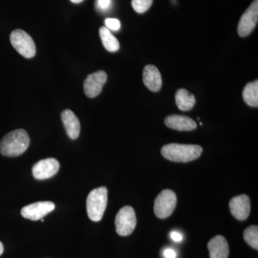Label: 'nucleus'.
I'll return each mask as SVG.
<instances>
[{
	"label": "nucleus",
	"mask_w": 258,
	"mask_h": 258,
	"mask_svg": "<svg viewBox=\"0 0 258 258\" xmlns=\"http://www.w3.org/2000/svg\"><path fill=\"white\" fill-rule=\"evenodd\" d=\"M30 137L24 129H17L5 135L0 142V153L5 157H15L26 152Z\"/></svg>",
	"instance_id": "1"
},
{
	"label": "nucleus",
	"mask_w": 258,
	"mask_h": 258,
	"mask_svg": "<svg viewBox=\"0 0 258 258\" xmlns=\"http://www.w3.org/2000/svg\"><path fill=\"white\" fill-rule=\"evenodd\" d=\"M203 148L191 144H169L161 149V154L168 160L175 162H189L201 156Z\"/></svg>",
	"instance_id": "2"
},
{
	"label": "nucleus",
	"mask_w": 258,
	"mask_h": 258,
	"mask_svg": "<svg viewBox=\"0 0 258 258\" xmlns=\"http://www.w3.org/2000/svg\"><path fill=\"white\" fill-rule=\"evenodd\" d=\"M108 203V189L105 186L93 189L86 200L88 217L93 222L101 221Z\"/></svg>",
	"instance_id": "3"
},
{
	"label": "nucleus",
	"mask_w": 258,
	"mask_h": 258,
	"mask_svg": "<svg viewBox=\"0 0 258 258\" xmlns=\"http://www.w3.org/2000/svg\"><path fill=\"white\" fill-rule=\"evenodd\" d=\"M10 42L20 55L26 58H32L36 53L35 42L29 34L23 30H15L10 35Z\"/></svg>",
	"instance_id": "4"
},
{
	"label": "nucleus",
	"mask_w": 258,
	"mask_h": 258,
	"mask_svg": "<svg viewBox=\"0 0 258 258\" xmlns=\"http://www.w3.org/2000/svg\"><path fill=\"white\" fill-rule=\"evenodd\" d=\"M176 194L170 189H164L154 201V213L160 219L167 218L174 211L176 205Z\"/></svg>",
	"instance_id": "5"
},
{
	"label": "nucleus",
	"mask_w": 258,
	"mask_h": 258,
	"mask_svg": "<svg viewBox=\"0 0 258 258\" xmlns=\"http://www.w3.org/2000/svg\"><path fill=\"white\" fill-rule=\"evenodd\" d=\"M116 232L120 236L131 235L137 226V217L132 207L125 206L120 209L115 217Z\"/></svg>",
	"instance_id": "6"
},
{
	"label": "nucleus",
	"mask_w": 258,
	"mask_h": 258,
	"mask_svg": "<svg viewBox=\"0 0 258 258\" xmlns=\"http://www.w3.org/2000/svg\"><path fill=\"white\" fill-rule=\"evenodd\" d=\"M258 20V0H254L247 10L244 12L239 23L237 32L241 37H246L251 33Z\"/></svg>",
	"instance_id": "7"
},
{
	"label": "nucleus",
	"mask_w": 258,
	"mask_h": 258,
	"mask_svg": "<svg viewBox=\"0 0 258 258\" xmlns=\"http://www.w3.org/2000/svg\"><path fill=\"white\" fill-rule=\"evenodd\" d=\"M55 208V204L52 202H38L24 207L21 210V215L24 218L36 221L46 216Z\"/></svg>",
	"instance_id": "8"
},
{
	"label": "nucleus",
	"mask_w": 258,
	"mask_h": 258,
	"mask_svg": "<svg viewBox=\"0 0 258 258\" xmlns=\"http://www.w3.org/2000/svg\"><path fill=\"white\" fill-rule=\"evenodd\" d=\"M60 169V163L53 158L39 161L32 167V175L36 179L44 180L55 176Z\"/></svg>",
	"instance_id": "9"
},
{
	"label": "nucleus",
	"mask_w": 258,
	"mask_h": 258,
	"mask_svg": "<svg viewBox=\"0 0 258 258\" xmlns=\"http://www.w3.org/2000/svg\"><path fill=\"white\" fill-rule=\"evenodd\" d=\"M107 81V74L103 71L90 74L83 83L85 94L88 98H95L101 93Z\"/></svg>",
	"instance_id": "10"
},
{
	"label": "nucleus",
	"mask_w": 258,
	"mask_h": 258,
	"mask_svg": "<svg viewBox=\"0 0 258 258\" xmlns=\"http://www.w3.org/2000/svg\"><path fill=\"white\" fill-rule=\"evenodd\" d=\"M231 214L237 220L243 221L248 217L250 212V200L246 195H238L230 200Z\"/></svg>",
	"instance_id": "11"
},
{
	"label": "nucleus",
	"mask_w": 258,
	"mask_h": 258,
	"mask_svg": "<svg viewBox=\"0 0 258 258\" xmlns=\"http://www.w3.org/2000/svg\"><path fill=\"white\" fill-rule=\"evenodd\" d=\"M165 124L169 128L181 132H189L197 128V123L191 118L184 115H171L166 117Z\"/></svg>",
	"instance_id": "12"
},
{
	"label": "nucleus",
	"mask_w": 258,
	"mask_h": 258,
	"mask_svg": "<svg viewBox=\"0 0 258 258\" xmlns=\"http://www.w3.org/2000/svg\"><path fill=\"white\" fill-rule=\"evenodd\" d=\"M144 84L153 92L160 91L162 86V79L160 72L156 66L149 64L144 68L143 73Z\"/></svg>",
	"instance_id": "13"
},
{
	"label": "nucleus",
	"mask_w": 258,
	"mask_h": 258,
	"mask_svg": "<svg viewBox=\"0 0 258 258\" xmlns=\"http://www.w3.org/2000/svg\"><path fill=\"white\" fill-rule=\"evenodd\" d=\"M61 118L68 136L71 139H77L81 132V123L78 117L71 110L66 109L61 113Z\"/></svg>",
	"instance_id": "14"
},
{
	"label": "nucleus",
	"mask_w": 258,
	"mask_h": 258,
	"mask_svg": "<svg viewBox=\"0 0 258 258\" xmlns=\"http://www.w3.org/2000/svg\"><path fill=\"white\" fill-rule=\"evenodd\" d=\"M210 258H227L229 256L228 243L223 236L217 235L208 242Z\"/></svg>",
	"instance_id": "15"
},
{
	"label": "nucleus",
	"mask_w": 258,
	"mask_h": 258,
	"mask_svg": "<svg viewBox=\"0 0 258 258\" xmlns=\"http://www.w3.org/2000/svg\"><path fill=\"white\" fill-rule=\"evenodd\" d=\"M176 106L181 111H189L195 106L196 99L194 95L186 89H179L175 95Z\"/></svg>",
	"instance_id": "16"
},
{
	"label": "nucleus",
	"mask_w": 258,
	"mask_h": 258,
	"mask_svg": "<svg viewBox=\"0 0 258 258\" xmlns=\"http://www.w3.org/2000/svg\"><path fill=\"white\" fill-rule=\"evenodd\" d=\"M99 32L102 43L107 50L112 52L118 50L120 47L119 42L108 28L102 27L100 28Z\"/></svg>",
	"instance_id": "17"
},
{
	"label": "nucleus",
	"mask_w": 258,
	"mask_h": 258,
	"mask_svg": "<svg viewBox=\"0 0 258 258\" xmlns=\"http://www.w3.org/2000/svg\"><path fill=\"white\" fill-rule=\"evenodd\" d=\"M242 96L247 105L252 107H257L258 81L247 83L244 88Z\"/></svg>",
	"instance_id": "18"
},
{
	"label": "nucleus",
	"mask_w": 258,
	"mask_h": 258,
	"mask_svg": "<svg viewBox=\"0 0 258 258\" xmlns=\"http://www.w3.org/2000/svg\"><path fill=\"white\" fill-rule=\"evenodd\" d=\"M244 239L249 245L254 249H258V227L257 226H250L244 232Z\"/></svg>",
	"instance_id": "19"
},
{
	"label": "nucleus",
	"mask_w": 258,
	"mask_h": 258,
	"mask_svg": "<svg viewBox=\"0 0 258 258\" xmlns=\"http://www.w3.org/2000/svg\"><path fill=\"white\" fill-rule=\"evenodd\" d=\"M153 0H132V7L137 13H144L150 8Z\"/></svg>",
	"instance_id": "20"
},
{
	"label": "nucleus",
	"mask_w": 258,
	"mask_h": 258,
	"mask_svg": "<svg viewBox=\"0 0 258 258\" xmlns=\"http://www.w3.org/2000/svg\"><path fill=\"white\" fill-rule=\"evenodd\" d=\"M105 24H106V28L108 30H113V31H117L119 30L120 28V23L118 19L115 18H107L105 20Z\"/></svg>",
	"instance_id": "21"
},
{
	"label": "nucleus",
	"mask_w": 258,
	"mask_h": 258,
	"mask_svg": "<svg viewBox=\"0 0 258 258\" xmlns=\"http://www.w3.org/2000/svg\"><path fill=\"white\" fill-rule=\"evenodd\" d=\"M111 4V0H97V5L98 8L101 10H106L110 8Z\"/></svg>",
	"instance_id": "22"
},
{
	"label": "nucleus",
	"mask_w": 258,
	"mask_h": 258,
	"mask_svg": "<svg viewBox=\"0 0 258 258\" xmlns=\"http://www.w3.org/2000/svg\"><path fill=\"white\" fill-rule=\"evenodd\" d=\"M170 237L171 240L176 242H181L183 240V235L181 232H178V231H172L170 233Z\"/></svg>",
	"instance_id": "23"
},
{
	"label": "nucleus",
	"mask_w": 258,
	"mask_h": 258,
	"mask_svg": "<svg viewBox=\"0 0 258 258\" xmlns=\"http://www.w3.org/2000/svg\"><path fill=\"white\" fill-rule=\"evenodd\" d=\"M163 255H164V258H176L177 254H176V252L174 249L166 248L163 252Z\"/></svg>",
	"instance_id": "24"
},
{
	"label": "nucleus",
	"mask_w": 258,
	"mask_h": 258,
	"mask_svg": "<svg viewBox=\"0 0 258 258\" xmlns=\"http://www.w3.org/2000/svg\"><path fill=\"white\" fill-rule=\"evenodd\" d=\"M3 252H4V246H3V244L0 242V256L3 254Z\"/></svg>",
	"instance_id": "25"
},
{
	"label": "nucleus",
	"mask_w": 258,
	"mask_h": 258,
	"mask_svg": "<svg viewBox=\"0 0 258 258\" xmlns=\"http://www.w3.org/2000/svg\"><path fill=\"white\" fill-rule=\"evenodd\" d=\"M71 3H75V4H79V3H82L83 0H70Z\"/></svg>",
	"instance_id": "26"
},
{
	"label": "nucleus",
	"mask_w": 258,
	"mask_h": 258,
	"mask_svg": "<svg viewBox=\"0 0 258 258\" xmlns=\"http://www.w3.org/2000/svg\"><path fill=\"white\" fill-rule=\"evenodd\" d=\"M41 221L44 222V219H41Z\"/></svg>",
	"instance_id": "27"
}]
</instances>
